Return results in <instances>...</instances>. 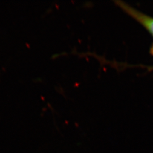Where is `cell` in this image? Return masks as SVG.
Here are the masks:
<instances>
[{
  "label": "cell",
  "mask_w": 153,
  "mask_h": 153,
  "mask_svg": "<svg viewBox=\"0 0 153 153\" xmlns=\"http://www.w3.org/2000/svg\"><path fill=\"white\" fill-rule=\"evenodd\" d=\"M151 52H152V53L153 55V46L152 47V49H151Z\"/></svg>",
  "instance_id": "2"
},
{
  "label": "cell",
  "mask_w": 153,
  "mask_h": 153,
  "mask_svg": "<svg viewBox=\"0 0 153 153\" xmlns=\"http://www.w3.org/2000/svg\"><path fill=\"white\" fill-rule=\"evenodd\" d=\"M115 4L127 14L136 20L145 28L153 36V18L149 16L123 1H115Z\"/></svg>",
  "instance_id": "1"
}]
</instances>
